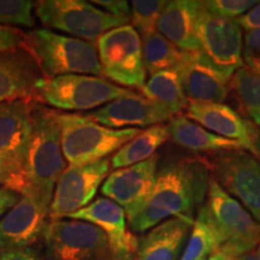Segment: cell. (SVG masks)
Returning a JSON list of instances; mask_svg holds the SVG:
<instances>
[{
	"mask_svg": "<svg viewBox=\"0 0 260 260\" xmlns=\"http://www.w3.org/2000/svg\"><path fill=\"white\" fill-rule=\"evenodd\" d=\"M203 3L205 10L211 15L228 19L240 18L258 4L253 0H207Z\"/></svg>",
	"mask_w": 260,
	"mask_h": 260,
	"instance_id": "cell-31",
	"label": "cell"
},
{
	"mask_svg": "<svg viewBox=\"0 0 260 260\" xmlns=\"http://www.w3.org/2000/svg\"><path fill=\"white\" fill-rule=\"evenodd\" d=\"M50 201L31 191L19 195V200L0 218V251L29 248L44 236L50 217Z\"/></svg>",
	"mask_w": 260,
	"mask_h": 260,
	"instance_id": "cell-14",
	"label": "cell"
},
{
	"mask_svg": "<svg viewBox=\"0 0 260 260\" xmlns=\"http://www.w3.org/2000/svg\"><path fill=\"white\" fill-rule=\"evenodd\" d=\"M169 140L167 124H157L141 130L134 139L118 149L111 158L113 169H123L139 164L155 155L157 149Z\"/></svg>",
	"mask_w": 260,
	"mask_h": 260,
	"instance_id": "cell-25",
	"label": "cell"
},
{
	"mask_svg": "<svg viewBox=\"0 0 260 260\" xmlns=\"http://www.w3.org/2000/svg\"><path fill=\"white\" fill-rule=\"evenodd\" d=\"M187 118L224 139L233 140L245 146L246 151L254 152V139L259 128L224 103H189Z\"/></svg>",
	"mask_w": 260,
	"mask_h": 260,
	"instance_id": "cell-19",
	"label": "cell"
},
{
	"mask_svg": "<svg viewBox=\"0 0 260 260\" xmlns=\"http://www.w3.org/2000/svg\"><path fill=\"white\" fill-rule=\"evenodd\" d=\"M203 2L172 0L168 2L158 21L157 31L183 52H200L198 18Z\"/></svg>",
	"mask_w": 260,
	"mask_h": 260,
	"instance_id": "cell-21",
	"label": "cell"
},
{
	"mask_svg": "<svg viewBox=\"0 0 260 260\" xmlns=\"http://www.w3.org/2000/svg\"><path fill=\"white\" fill-rule=\"evenodd\" d=\"M9 183V175H8V170H6L4 161L3 159L0 158V186L8 187Z\"/></svg>",
	"mask_w": 260,
	"mask_h": 260,
	"instance_id": "cell-39",
	"label": "cell"
},
{
	"mask_svg": "<svg viewBox=\"0 0 260 260\" xmlns=\"http://www.w3.org/2000/svg\"><path fill=\"white\" fill-rule=\"evenodd\" d=\"M167 3L164 0H135L130 3L132 27L142 39L157 31L158 21Z\"/></svg>",
	"mask_w": 260,
	"mask_h": 260,
	"instance_id": "cell-29",
	"label": "cell"
},
{
	"mask_svg": "<svg viewBox=\"0 0 260 260\" xmlns=\"http://www.w3.org/2000/svg\"><path fill=\"white\" fill-rule=\"evenodd\" d=\"M211 174L205 158L180 157L158 167L151 197L129 224L145 233L170 218L194 223L195 212L206 200Z\"/></svg>",
	"mask_w": 260,
	"mask_h": 260,
	"instance_id": "cell-1",
	"label": "cell"
},
{
	"mask_svg": "<svg viewBox=\"0 0 260 260\" xmlns=\"http://www.w3.org/2000/svg\"><path fill=\"white\" fill-rule=\"evenodd\" d=\"M104 260H110V255H109V256H106V258L104 259Z\"/></svg>",
	"mask_w": 260,
	"mask_h": 260,
	"instance_id": "cell-42",
	"label": "cell"
},
{
	"mask_svg": "<svg viewBox=\"0 0 260 260\" xmlns=\"http://www.w3.org/2000/svg\"><path fill=\"white\" fill-rule=\"evenodd\" d=\"M25 32L19 29L0 24V53L16 50H23Z\"/></svg>",
	"mask_w": 260,
	"mask_h": 260,
	"instance_id": "cell-33",
	"label": "cell"
},
{
	"mask_svg": "<svg viewBox=\"0 0 260 260\" xmlns=\"http://www.w3.org/2000/svg\"><path fill=\"white\" fill-rule=\"evenodd\" d=\"M34 102L16 100L0 104V158L9 175V189L19 195L27 191L24 162L31 134Z\"/></svg>",
	"mask_w": 260,
	"mask_h": 260,
	"instance_id": "cell-10",
	"label": "cell"
},
{
	"mask_svg": "<svg viewBox=\"0 0 260 260\" xmlns=\"http://www.w3.org/2000/svg\"><path fill=\"white\" fill-rule=\"evenodd\" d=\"M24 50L0 53V104L27 100L38 103L37 84L42 79Z\"/></svg>",
	"mask_w": 260,
	"mask_h": 260,
	"instance_id": "cell-20",
	"label": "cell"
},
{
	"mask_svg": "<svg viewBox=\"0 0 260 260\" xmlns=\"http://www.w3.org/2000/svg\"><path fill=\"white\" fill-rule=\"evenodd\" d=\"M205 205L222 235L220 251L235 259L260 242V224L212 177Z\"/></svg>",
	"mask_w": 260,
	"mask_h": 260,
	"instance_id": "cell-9",
	"label": "cell"
},
{
	"mask_svg": "<svg viewBox=\"0 0 260 260\" xmlns=\"http://www.w3.org/2000/svg\"><path fill=\"white\" fill-rule=\"evenodd\" d=\"M102 73L113 82L141 89L146 83L142 41L132 25L105 32L96 41Z\"/></svg>",
	"mask_w": 260,
	"mask_h": 260,
	"instance_id": "cell-8",
	"label": "cell"
},
{
	"mask_svg": "<svg viewBox=\"0 0 260 260\" xmlns=\"http://www.w3.org/2000/svg\"><path fill=\"white\" fill-rule=\"evenodd\" d=\"M87 118L111 129L132 126H153L170 121L172 115L165 107L144 95L123 96L106 104L95 111L83 113Z\"/></svg>",
	"mask_w": 260,
	"mask_h": 260,
	"instance_id": "cell-18",
	"label": "cell"
},
{
	"mask_svg": "<svg viewBox=\"0 0 260 260\" xmlns=\"http://www.w3.org/2000/svg\"><path fill=\"white\" fill-rule=\"evenodd\" d=\"M142 95L159 104L171 113L172 117L186 111L188 102L177 69H168L151 75L141 89Z\"/></svg>",
	"mask_w": 260,
	"mask_h": 260,
	"instance_id": "cell-24",
	"label": "cell"
},
{
	"mask_svg": "<svg viewBox=\"0 0 260 260\" xmlns=\"http://www.w3.org/2000/svg\"><path fill=\"white\" fill-rule=\"evenodd\" d=\"M142 40L145 69L149 75L162 70L176 69L183 56V51L177 48L159 31L152 32Z\"/></svg>",
	"mask_w": 260,
	"mask_h": 260,
	"instance_id": "cell-28",
	"label": "cell"
},
{
	"mask_svg": "<svg viewBox=\"0 0 260 260\" xmlns=\"http://www.w3.org/2000/svg\"><path fill=\"white\" fill-rule=\"evenodd\" d=\"M68 218L83 220L100 228L109 243L110 260H136L139 240L126 229L124 210L115 201L100 198Z\"/></svg>",
	"mask_w": 260,
	"mask_h": 260,
	"instance_id": "cell-16",
	"label": "cell"
},
{
	"mask_svg": "<svg viewBox=\"0 0 260 260\" xmlns=\"http://www.w3.org/2000/svg\"><path fill=\"white\" fill-rule=\"evenodd\" d=\"M169 140L191 152L216 153L223 151H246L245 146L213 134L183 115L174 116L168 122Z\"/></svg>",
	"mask_w": 260,
	"mask_h": 260,
	"instance_id": "cell-23",
	"label": "cell"
},
{
	"mask_svg": "<svg viewBox=\"0 0 260 260\" xmlns=\"http://www.w3.org/2000/svg\"><path fill=\"white\" fill-rule=\"evenodd\" d=\"M223 239L206 205L198 211L186 249L180 260H201L220 251Z\"/></svg>",
	"mask_w": 260,
	"mask_h": 260,
	"instance_id": "cell-26",
	"label": "cell"
},
{
	"mask_svg": "<svg viewBox=\"0 0 260 260\" xmlns=\"http://www.w3.org/2000/svg\"><path fill=\"white\" fill-rule=\"evenodd\" d=\"M42 239L46 260H104L110 255L103 230L83 220H51Z\"/></svg>",
	"mask_w": 260,
	"mask_h": 260,
	"instance_id": "cell-11",
	"label": "cell"
},
{
	"mask_svg": "<svg viewBox=\"0 0 260 260\" xmlns=\"http://www.w3.org/2000/svg\"><path fill=\"white\" fill-rule=\"evenodd\" d=\"M19 200V194L15 190L9 189L4 186H0V218L15 206Z\"/></svg>",
	"mask_w": 260,
	"mask_h": 260,
	"instance_id": "cell-37",
	"label": "cell"
},
{
	"mask_svg": "<svg viewBox=\"0 0 260 260\" xmlns=\"http://www.w3.org/2000/svg\"><path fill=\"white\" fill-rule=\"evenodd\" d=\"M229 94L243 117L260 129V74L242 67L230 80Z\"/></svg>",
	"mask_w": 260,
	"mask_h": 260,
	"instance_id": "cell-27",
	"label": "cell"
},
{
	"mask_svg": "<svg viewBox=\"0 0 260 260\" xmlns=\"http://www.w3.org/2000/svg\"><path fill=\"white\" fill-rule=\"evenodd\" d=\"M0 260H42L37 249L23 248L11 249V251H0Z\"/></svg>",
	"mask_w": 260,
	"mask_h": 260,
	"instance_id": "cell-36",
	"label": "cell"
},
{
	"mask_svg": "<svg viewBox=\"0 0 260 260\" xmlns=\"http://www.w3.org/2000/svg\"><path fill=\"white\" fill-rule=\"evenodd\" d=\"M201 260H207V258H204V259H201Z\"/></svg>",
	"mask_w": 260,
	"mask_h": 260,
	"instance_id": "cell-43",
	"label": "cell"
},
{
	"mask_svg": "<svg viewBox=\"0 0 260 260\" xmlns=\"http://www.w3.org/2000/svg\"><path fill=\"white\" fill-rule=\"evenodd\" d=\"M236 21L240 24V27L245 29L246 31L260 29V2H258L255 6H253L247 14L237 18Z\"/></svg>",
	"mask_w": 260,
	"mask_h": 260,
	"instance_id": "cell-35",
	"label": "cell"
},
{
	"mask_svg": "<svg viewBox=\"0 0 260 260\" xmlns=\"http://www.w3.org/2000/svg\"><path fill=\"white\" fill-rule=\"evenodd\" d=\"M177 71L189 103H224L229 96L230 80L200 52H183Z\"/></svg>",
	"mask_w": 260,
	"mask_h": 260,
	"instance_id": "cell-17",
	"label": "cell"
},
{
	"mask_svg": "<svg viewBox=\"0 0 260 260\" xmlns=\"http://www.w3.org/2000/svg\"><path fill=\"white\" fill-rule=\"evenodd\" d=\"M207 260H234V259L230 255H228L226 253H224L223 251H218L214 253V254L211 255Z\"/></svg>",
	"mask_w": 260,
	"mask_h": 260,
	"instance_id": "cell-40",
	"label": "cell"
},
{
	"mask_svg": "<svg viewBox=\"0 0 260 260\" xmlns=\"http://www.w3.org/2000/svg\"><path fill=\"white\" fill-rule=\"evenodd\" d=\"M134 94L133 90L90 75L42 77L37 84L38 103H45L64 111H87Z\"/></svg>",
	"mask_w": 260,
	"mask_h": 260,
	"instance_id": "cell-5",
	"label": "cell"
},
{
	"mask_svg": "<svg viewBox=\"0 0 260 260\" xmlns=\"http://www.w3.org/2000/svg\"><path fill=\"white\" fill-rule=\"evenodd\" d=\"M111 160L68 167L58 180L50 206L51 220L61 219L88 206L110 171Z\"/></svg>",
	"mask_w": 260,
	"mask_h": 260,
	"instance_id": "cell-13",
	"label": "cell"
},
{
	"mask_svg": "<svg viewBox=\"0 0 260 260\" xmlns=\"http://www.w3.org/2000/svg\"><path fill=\"white\" fill-rule=\"evenodd\" d=\"M193 223L170 218L152 228L139 240L136 260H178Z\"/></svg>",
	"mask_w": 260,
	"mask_h": 260,
	"instance_id": "cell-22",
	"label": "cell"
},
{
	"mask_svg": "<svg viewBox=\"0 0 260 260\" xmlns=\"http://www.w3.org/2000/svg\"><path fill=\"white\" fill-rule=\"evenodd\" d=\"M234 260H260V242L248 252L236 256Z\"/></svg>",
	"mask_w": 260,
	"mask_h": 260,
	"instance_id": "cell-38",
	"label": "cell"
},
{
	"mask_svg": "<svg viewBox=\"0 0 260 260\" xmlns=\"http://www.w3.org/2000/svg\"><path fill=\"white\" fill-rule=\"evenodd\" d=\"M92 4L102 6L110 15L130 18V5L124 0H95V2H92Z\"/></svg>",
	"mask_w": 260,
	"mask_h": 260,
	"instance_id": "cell-34",
	"label": "cell"
},
{
	"mask_svg": "<svg viewBox=\"0 0 260 260\" xmlns=\"http://www.w3.org/2000/svg\"><path fill=\"white\" fill-rule=\"evenodd\" d=\"M34 8L35 3L28 0H0V24L12 28L14 25L34 27Z\"/></svg>",
	"mask_w": 260,
	"mask_h": 260,
	"instance_id": "cell-30",
	"label": "cell"
},
{
	"mask_svg": "<svg viewBox=\"0 0 260 260\" xmlns=\"http://www.w3.org/2000/svg\"><path fill=\"white\" fill-rule=\"evenodd\" d=\"M198 39L200 53L229 79L243 67V32L236 19L211 15L203 3L198 18Z\"/></svg>",
	"mask_w": 260,
	"mask_h": 260,
	"instance_id": "cell-12",
	"label": "cell"
},
{
	"mask_svg": "<svg viewBox=\"0 0 260 260\" xmlns=\"http://www.w3.org/2000/svg\"><path fill=\"white\" fill-rule=\"evenodd\" d=\"M35 14L45 27L58 29L80 40L95 42L112 29L126 25L128 17H117L83 0H44L35 3Z\"/></svg>",
	"mask_w": 260,
	"mask_h": 260,
	"instance_id": "cell-6",
	"label": "cell"
},
{
	"mask_svg": "<svg viewBox=\"0 0 260 260\" xmlns=\"http://www.w3.org/2000/svg\"><path fill=\"white\" fill-rule=\"evenodd\" d=\"M213 178L260 224V161L251 152L223 151L204 157Z\"/></svg>",
	"mask_w": 260,
	"mask_h": 260,
	"instance_id": "cell-7",
	"label": "cell"
},
{
	"mask_svg": "<svg viewBox=\"0 0 260 260\" xmlns=\"http://www.w3.org/2000/svg\"><path fill=\"white\" fill-rule=\"evenodd\" d=\"M253 154H254L260 161V129L258 130V133H256L254 139V152H253Z\"/></svg>",
	"mask_w": 260,
	"mask_h": 260,
	"instance_id": "cell-41",
	"label": "cell"
},
{
	"mask_svg": "<svg viewBox=\"0 0 260 260\" xmlns=\"http://www.w3.org/2000/svg\"><path fill=\"white\" fill-rule=\"evenodd\" d=\"M159 155L147 160L117 169L106 178L102 193L124 210L126 219L138 214L151 197L158 171Z\"/></svg>",
	"mask_w": 260,
	"mask_h": 260,
	"instance_id": "cell-15",
	"label": "cell"
},
{
	"mask_svg": "<svg viewBox=\"0 0 260 260\" xmlns=\"http://www.w3.org/2000/svg\"><path fill=\"white\" fill-rule=\"evenodd\" d=\"M67 168L61 149L58 112L40 103H34L30 141L24 162L27 191L51 203L57 182Z\"/></svg>",
	"mask_w": 260,
	"mask_h": 260,
	"instance_id": "cell-2",
	"label": "cell"
},
{
	"mask_svg": "<svg viewBox=\"0 0 260 260\" xmlns=\"http://www.w3.org/2000/svg\"><path fill=\"white\" fill-rule=\"evenodd\" d=\"M243 67L260 74V29L247 31L243 38Z\"/></svg>",
	"mask_w": 260,
	"mask_h": 260,
	"instance_id": "cell-32",
	"label": "cell"
},
{
	"mask_svg": "<svg viewBox=\"0 0 260 260\" xmlns=\"http://www.w3.org/2000/svg\"><path fill=\"white\" fill-rule=\"evenodd\" d=\"M23 50L45 79L73 74L99 77L103 75L96 46L92 42L42 28L25 34Z\"/></svg>",
	"mask_w": 260,
	"mask_h": 260,
	"instance_id": "cell-3",
	"label": "cell"
},
{
	"mask_svg": "<svg viewBox=\"0 0 260 260\" xmlns=\"http://www.w3.org/2000/svg\"><path fill=\"white\" fill-rule=\"evenodd\" d=\"M58 123L61 149L69 167L106 159L141 132L138 128H107L80 113H58Z\"/></svg>",
	"mask_w": 260,
	"mask_h": 260,
	"instance_id": "cell-4",
	"label": "cell"
}]
</instances>
